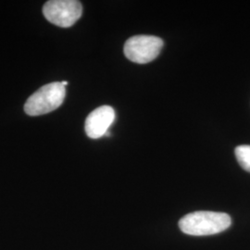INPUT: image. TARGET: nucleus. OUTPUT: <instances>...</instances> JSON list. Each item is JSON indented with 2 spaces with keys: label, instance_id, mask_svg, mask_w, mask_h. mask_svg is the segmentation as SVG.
<instances>
[{
  "label": "nucleus",
  "instance_id": "7",
  "mask_svg": "<svg viewBox=\"0 0 250 250\" xmlns=\"http://www.w3.org/2000/svg\"><path fill=\"white\" fill-rule=\"evenodd\" d=\"M62 83L64 86H66V85L68 84V82H67V81H62Z\"/></svg>",
  "mask_w": 250,
  "mask_h": 250
},
{
  "label": "nucleus",
  "instance_id": "5",
  "mask_svg": "<svg viewBox=\"0 0 250 250\" xmlns=\"http://www.w3.org/2000/svg\"><path fill=\"white\" fill-rule=\"evenodd\" d=\"M115 120V111L110 106H101L93 110L85 120L84 129L87 136L98 139L106 135Z\"/></svg>",
  "mask_w": 250,
  "mask_h": 250
},
{
  "label": "nucleus",
  "instance_id": "3",
  "mask_svg": "<svg viewBox=\"0 0 250 250\" xmlns=\"http://www.w3.org/2000/svg\"><path fill=\"white\" fill-rule=\"evenodd\" d=\"M163 41L154 36H135L125 43V57L134 63L146 64L153 62L161 53Z\"/></svg>",
  "mask_w": 250,
  "mask_h": 250
},
{
  "label": "nucleus",
  "instance_id": "4",
  "mask_svg": "<svg viewBox=\"0 0 250 250\" xmlns=\"http://www.w3.org/2000/svg\"><path fill=\"white\" fill-rule=\"evenodd\" d=\"M43 14L49 22L68 28L81 18L83 6L76 0H50L44 5Z\"/></svg>",
  "mask_w": 250,
  "mask_h": 250
},
{
  "label": "nucleus",
  "instance_id": "6",
  "mask_svg": "<svg viewBox=\"0 0 250 250\" xmlns=\"http://www.w3.org/2000/svg\"><path fill=\"white\" fill-rule=\"evenodd\" d=\"M235 157L242 168L250 172V146L242 145L238 146L235 150Z\"/></svg>",
  "mask_w": 250,
  "mask_h": 250
},
{
  "label": "nucleus",
  "instance_id": "2",
  "mask_svg": "<svg viewBox=\"0 0 250 250\" xmlns=\"http://www.w3.org/2000/svg\"><path fill=\"white\" fill-rule=\"evenodd\" d=\"M66 97L65 86L59 82L47 83L35 92L24 105L29 116H40L61 107Z\"/></svg>",
  "mask_w": 250,
  "mask_h": 250
},
{
  "label": "nucleus",
  "instance_id": "1",
  "mask_svg": "<svg viewBox=\"0 0 250 250\" xmlns=\"http://www.w3.org/2000/svg\"><path fill=\"white\" fill-rule=\"evenodd\" d=\"M181 231L188 235H212L227 230L231 224V217L224 212L195 211L184 216L179 221Z\"/></svg>",
  "mask_w": 250,
  "mask_h": 250
}]
</instances>
